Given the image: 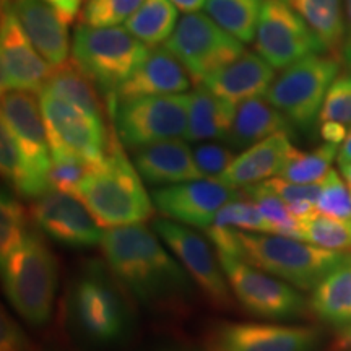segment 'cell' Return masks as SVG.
<instances>
[{
    "instance_id": "f546056e",
    "label": "cell",
    "mask_w": 351,
    "mask_h": 351,
    "mask_svg": "<svg viewBox=\"0 0 351 351\" xmlns=\"http://www.w3.org/2000/svg\"><path fill=\"white\" fill-rule=\"evenodd\" d=\"M178 26V8L171 0H145L125 21V28L147 46L166 43Z\"/></svg>"
},
{
    "instance_id": "bcb514c9",
    "label": "cell",
    "mask_w": 351,
    "mask_h": 351,
    "mask_svg": "<svg viewBox=\"0 0 351 351\" xmlns=\"http://www.w3.org/2000/svg\"><path fill=\"white\" fill-rule=\"evenodd\" d=\"M345 5V21H346V36L341 46L339 59L351 69V0H343Z\"/></svg>"
},
{
    "instance_id": "4316f807",
    "label": "cell",
    "mask_w": 351,
    "mask_h": 351,
    "mask_svg": "<svg viewBox=\"0 0 351 351\" xmlns=\"http://www.w3.org/2000/svg\"><path fill=\"white\" fill-rule=\"evenodd\" d=\"M304 20L326 51L339 57L346 36L343 0H285Z\"/></svg>"
},
{
    "instance_id": "ee69618b",
    "label": "cell",
    "mask_w": 351,
    "mask_h": 351,
    "mask_svg": "<svg viewBox=\"0 0 351 351\" xmlns=\"http://www.w3.org/2000/svg\"><path fill=\"white\" fill-rule=\"evenodd\" d=\"M346 134H348V129L341 122H320V137L326 140L327 143L341 145L346 138Z\"/></svg>"
},
{
    "instance_id": "b9f144b4",
    "label": "cell",
    "mask_w": 351,
    "mask_h": 351,
    "mask_svg": "<svg viewBox=\"0 0 351 351\" xmlns=\"http://www.w3.org/2000/svg\"><path fill=\"white\" fill-rule=\"evenodd\" d=\"M258 186L265 191L274 192L280 199L287 204H295V202H314L317 205L320 191H322V182L315 184H298L287 181L283 178L267 179V181L258 182Z\"/></svg>"
},
{
    "instance_id": "681fc988",
    "label": "cell",
    "mask_w": 351,
    "mask_h": 351,
    "mask_svg": "<svg viewBox=\"0 0 351 351\" xmlns=\"http://www.w3.org/2000/svg\"><path fill=\"white\" fill-rule=\"evenodd\" d=\"M340 171H341V174H343V178H345V181H346V186H348L350 192H351V163L340 165Z\"/></svg>"
},
{
    "instance_id": "836d02e7",
    "label": "cell",
    "mask_w": 351,
    "mask_h": 351,
    "mask_svg": "<svg viewBox=\"0 0 351 351\" xmlns=\"http://www.w3.org/2000/svg\"><path fill=\"white\" fill-rule=\"evenodd\" d=\"M245 189V195L261 208L263 217L270 223L271 234L289 236V238L301 239V223L289 212L287 202L280 199L274 192L254 184Z\"/></svg>"
},
{
    "instance_id": "44dd1931",
    "label": "cell",
    "mask_w": 351,
    "mask_h": 351,
    "mask_svg": "<svg viewBox=\"0 0 351 351\" xmlns=\"http://www.w3.org/2000/svg\"><path fill=\"white\" fill-rule=\"evenodd\" d=\"M275 80V69L261 54L244 52L202 82L212 93L238 106L245 99L265 96Z\"/></svg>"
},
{
    "instance_id": "52a82bcc",
    "label": "cell",
    "mask_w": 351,
    "mask_h": 351,
    "mask_svg": "<svg viewBox=\"0 0 351 351\" xmlns=\"http://www.w3.org/2000/svg\"><path fill=\"white\" fill-rule=\"evenodd\" d=\"M191 95L142 96L109 103L116 135L132 150L186 137Z\"/></svg>"
},
{
    "instance_id": "d6a6232c",
    "label": "cell",
    "mask_w": 351,
    "mask_h": 351,
    "mask_svg": "<svg viewBox=\"0 0 351 351\" xmlns=\"http://www.w3.org/2000/svg\"><path fill=\"white\" fill-rule=\"evenodd\" d=\"M301 239L328 251H351V218L340 219L317 213L301 223Z\"/></svg>"
},
{
    "instance_id": "ffe728a7",
    "label": "cell",
    "mask_w": 351,
    "mask_h": 351,
    "mask_svg": "<svg viewBox=\"0 0 351 351\" xmlns=\"http://www.w3.org/2000/svg\"><path fill=\"white\" fill-rule=\"evenodd\" d=\"M191 88V75L184 67L181 60L171 52L168 47H156L148 51L143 62L137 70L124 82L117 93L108 99L124 101L142 96H160V95H179Z\"/></svg>"
},
{
    "instance_id": "d4e9b609",
    "label": "cell",
    "mask_w": 351,
    "mask_h": 351,
    "mask_svg": "<svg viewBox=\"0 0 351 351\" xmlns=\"http://www.w3.org/2000/svg\"><path fill=\"white\" fill-rule=\"evenodd\" d=\"M236 108V104L219 98L207 86H197L191 95L186 138L189 142L225 140L234 121Z\"/></svg>"
},
{
    "instance_id": "cb8c5ba5",
    "label": "cell",
    "mask_w": 351,
    "mask_h": 351,
    "mask_svg": "<svg viewBox=\"0 0 351 351\" xmlns=\"http://www.w3.org/2000/svg\"><path fill=\"white\" fill-rule=\"evenodd\" d=\"M280 132L289 134L291 122L269 99L257 96L238 104L225 142L232 150H245Z\"/></svg>"
},
{
    "instance_id": "7dc6e473",
    "label": "cell",
    "mask_w": 351,
    "mask_h": 351,
    "mask_svg": "<svg viewBox=\"0 0 351 351\" xmlns=\"http://www.w3.org/2000/svg\"><path fill=\"white\" fill-rule=\"evenodd\" d=\"M174 3L178 10L184 13H192L200 10L202 7H205V2L207 0H171Z\"/></svg>"
},
{
    "instance_id": "ab89813d",
    "label": "cell",
    "mask_w": 351,
    "mask_h": 351,
    "mask_svg": "<svg viewBox=\"0 0 351 351\" xmlns=\"http://www.w3.org/2000/svg\"><path fill=\"white\" fill-rule=\"evenodd\" d=\"M319 121H333L351 125V72L339 75L333 80L320 109Z\"/></svg>"
},
{
    "instance_id": "9c48e42d",
    "label": "cell",
    "mask_w": 351,
    "mask_h": 351,
    "mask_svg": "<svg viewBox=\"0 0 351 351\" xmlns=\"http://www.w3.org/2000/svg\"><path fill=\"white\" fill-rule=\"evenodd\" d=\"M244 43L204 13H186L165 46L181 60L195 83H202L244 54Z\"/></svg>"
},
{
    "instance_id": "f6af8a7d",
    "label": "cell",
    "mask_w": 351,
    "mask_h": 351,
    "mask_svg": "<svg viewBox=\"0 0 351 351\" xmlns=\"http://www.w3.org/2000/svg\"><path fill=\"white\" fill-rule=\"evenodd\" d=\"M44 2L49 3L51 7H54L69 23H72V21L75 20V16L80 13L83 2H86V0H44Z\"/></svg>"
},
{
    "instance_id": "d590c367",
    "label": "cell",
    "mask_w": 351,
    "mask_h": 351,
    "mask_svg": "<svg viewBox=\"0 0 351 351\" xmlns=\"http://www.w3.org/2000/svg\"><path fill=\"white\" fill-rule=\"evenodd\" d=\"M101 163H91L85 158L52 153V166L49 171L51 191L77 194L82 182L98 168Z\"/></svg>"
},
{
    "instance_id": "484cf974",
    "label": "cell",
    "mask_w": 351,
    "mask_h": 351,
    "mask_svg": "<svg viewBox=\"0 0 351 351\" xmlns=\"http://www.w3.org/2000/svg\"><path fill=\"white\" fill-rule=\"evenodd\" d=\"M311 309L320 320L340 328L351 326V256L324 276L314 288Z\"/></svg>"
},
{
    "instance_id": "ac0fdd59",
    "label": "cell",
    "mask_w": 351,
    "mask_h": 351,
    "mask_svg": "<svg viewBox=\"0 0 351 351\" xmlns=\"http://www.w3.org/2000/svg\"><path fill=\"white\" fill-rule=\"evenodd\" d=\"M2 122L12 132L28 163L49 178L52 152L47 140L41 104L34 93L5 91L2 93Z\"/></svg>"
},
{
    "instance_id": "5b68a950",
    "label": "cell",
    "mask_w": 351,
    "mask_h": 351,
    "mask_svg": "<svg viewBox=\"0 0 351 351\" xmlns=\"http://www.w3.org/2000/svg\"><path fill=\"white\" fill-rule=\"evenodd\" d=\"M148 54V46L127 28L78 25L72 39V59L106 99L129 80Z\"/></svg>"
},
{
    "instance_id": "5bb4252c",
    "label": "cell",
    "mask_w": 351,
    "mask_h": 351,
    "mask_svg": "<svg viewBox=\"0 0 351 351\" xmlns=\"http://www.w3.org/2000/svg\"><path fill=\"white\" fill-rule=\"evenodd\" d=\"M152 199L163 218L207 230L219 210L228 202L241 199V194L219 179L200 178L156 189L152 192Z\"/></svg>"
},
{
    "instance_id": "603a6c76",
    "label": "cell",
    "mask_w": 351,
    "mask_h": 351,
    "mask_svg": "<svg viewBox=\"0 0 351 351\" xmlns=\"http://www.w3.org/2000/svg\"><path fill=\"white\" fill-rule=\"evenodd\" d=\"M291 147L289 134L280 132L270 135L269 138L245 148L218 179L236 189L254 186L267 181L271 176H280Z\"/></svg>"
},
{
    "instance_id": "f35d334b",
    "label": "cell",
    "mask_w": 351,
    "mask_h": 351,
    "mask_svg": "<svg viewBox=\"0 0 351 351\" xmlns=\"http://www.w3.org/2000/svg\"><path fill=\"white\" fill-rule=\"evenodd\" d=\"M317 210L319 213L332 218H351V192L337 171L330 169L324 178L322 191H320L317 200Z\"/></svg>"
},
{
    "instance_id": "8fae6325",
    "label": "cell",
    "mask_w": 351,
    "mask_h": 351,
    "mask_svg": "<svg viewBox=\"0 0 351 351\" xmlns=\"http://www.w3.org/2000/svg\"><path fill=\"white\" fill-rule=\"evenodd\" d=\"M39 104L52 153L80 156L91 163L106 160L111 137L103 121L46 90L39 93Z\"/></svg>"
},
{
    "instance_id": "277c9868",
    "label": "cell",
    "mask_w": 351,
    "mask_h": 351,
    "mask_svg": "<svg viewBox=\"0 0 351 351\" xmlns=\"http://www.w3.org/2000/svg\"><path fill=\"white\" fill-rule=\"evenodd\" d=\"M2 280L8 302L26 322L41 327L51 319L59 262L38 231L29 230L23 243L2 261Z\"/></svg>"
},
{
    "instance_id": "8d00e7d4",
    "label": "cell",
    "mask_w": 351,
    "mask_h": 351,
    "mask_svg": "<svg viewBox=\"0 0 351 351\" xmlns=\"http://www.w3.org/2000/svg\"><path fill=\"white\" fill-rule=\"evenodd\" d=\"M212 226L217 228H241L251 232H270V223L263 217L261 208L252 200L236 199L228 202L215 217Z\"/></svg>"
},
{
    "instance_id": "c3c4849f",
    "label": "cell",
    "mask_w": 351,
    "mask_h": 351,
    "mask_svg": "<svg viewBox=\"0 0 351 351\" xmlns=\"http://www.w3.org/2000/svg\"><path fill=\"white\" fill-rule=\"evenodd\" d=\"M337 161H339V165L351 163V127L348 129V134H346V138L343 140V143L340 145Z\"/></svg>"
},
{
    "instance_id": "f1b7e54d",
    "label": "cell",
    "mask_w": 351,
    "mask_h": 351,
    "mask_svg": "<svg viewBox=\"0 0 351 351\" xmlns=\"http://www.w3.org/2000/svg\"><path fill=\"white\" fill-rule=\"evenodd\" d=\"M44 90L67 101L95 119L104 122V108L98 96V88L85 75V72L72 60L52 69Z\"/></svg>"
},
{
    "instance_id": "60d3db41",
    "label": "cell",
    "mask_w": 351,
    "mask_h": 351,
    "mask_svg": "<svg viewBox=\"0 0 351 351\" xmlns=\"http://www.w3.org/2000/svg\"><path fill=\"white\" fill-rule=\"evenodd\" d=\"M192 155L202 176L208 179H218L236 158L230 148L215 142L199 143L192 150Z\"/></svg>"
},
{
    "instance_id": "2e32d148",
    "label": "cell",
    "mask_w": 351,
    "mask_h": 351,
    "mask_svg": "<svg viewBox=\"0 0 351 351\" xmlns=\"http://www.w3.org/2000/svg\"><path fill=\"white\" fill-rule=\"evenodd\" d=\"M47 62L21 28L10 7L2 10L0 28V85L5 91L41 93L52 73Z\"/></svg>"
},
{
    "instance_id": "3957f363",
    "label": "cell",
    "mask_w": 351,
    "mask_h": 351,
    "mask_svg": "<svg viewBox=\"0 0 351 351\" xmlns=\"http://www.w3.org/2000/svg\"><path fill=\"white\" fill-rule=\"evenodd\" d=\"M142 181L122 152L121 140L112 134L106 160L82 182L75 195L101 228L137 225L153 213V199Z\"/></svg>"
},
{
    "instance_id": "30bf717a",
    "label": "cell",
    "mask_w": 351,
    "mask_h": 351,
    "mask_svg": "<svg viewBox=\"0 0 351 351\" xmlns=\"http://www.w3.org/2000/svg\"><path fill=\"white\" fill-rule=\"evenodd\" d=\"M232 295L249 314L261 319H289L304 314L307 302L276 276L228 254H218Z\"/></svg>"
},
{
    "instance_id": "74e56055",
    "label": "cell",
    "mask_w": 351,
    "mask_h": 351,
    "mask_svg": "<svg viewBox=\"0 0 351 351\" xmlns=\"http://www.w3.org/2000/svg\"><path fill=\"white\" fill-rule=\"evenodd\" d=\"M145 0H86L80 13L82 23L90 26H117L138 10Z\"/></svg>"
},
{
    "instance_id": "83f0119b",
    "label": "cell",
    "mask_w": 351,
    "mask_h": 351,
    "mask_svg": "<svg viewBox=\"0 0 351 351\" xmlns=\"http://www.w3.org/2000/svg\"><path fill=\"white\" fill-rule=\"evenodd\" d=\"M0 166H2L3 179L13 189L16 197L36 200L38 197L51 191L49 178L38 173L28 163L12 132L3 122L0 125Z\"/></svg>"
},
{
    "instance_id": "f907efd6",
    "label": "cell",
    "mask_w": 351,
    "mask_h": 351,
    "mask_svg": "<svg viewBox=\"0 0 351 351\" xmlns=\"http://www.w3.org/2000/svg\"><path fill=\"white\" fill-rule=\"evenodd\" d=\"M340 343H341V346H350L351 345V326H350L348 330L343 333V337H341Z\"/></svg>"
},
{
    "instance_id": "9a60e30c",
    "label": "cell",
    "mask_w": 351,
    "mask_h": 351,
    "mask_svg": "<svg viewBox=\"0 0 351 351\" xmlns=\"http://www.w3.org/2000/svg\"><path fill=\"white\" fill-rule=\"evenodd\" d=\"M208 351H313L319 332L313 327L258 322H219L207 333Z\"/></svg>"
},
{
    "instance_id": "d6986e66",
    "label": "cell",
    "mask_w": 351,
    "mask_h": 351,
    "mask_svg": "<svg viewBox=\"0 0 351 351\" xmlns=\"http://www.w3.org/2000/svg\"><path fill=\"white\" fill-rule=\"evenodd\" d=\"M10 7L21 28L52 67L69 62V21L44 0H13Z\"/></svg>"
},
{
    "instance_id": "7c38bea8",
    "label": "cell",
    "mask_w": 351,
    "mask_h": 351,
    "mask_svg": "<svg viewBox=\"0 0 351 351\" xmlns=\"http://www.w3.org/2000/svg\"><path fill=\"white\" fill-rule=\"evenodd\" d=\"M254 41L257 54L274 69L282 70L307 56L326 51L304 20L285 0H263Z\"/></svg>"
},
{
    "instance_id": "7402d4cb",
    "label": "cell",
    "mask_w": 351,
    "mask_h": 351,
    "mask_svg": "<svg viewBox=\"0 0 351 351\" xmlns=\"http://www.w3.org/2000/svg\"><path fill=\"white\" fill-rule=\"evenodd\" d=\"M134 165L140 178L150 186L173 184L204 178L197 168L192 150L179 138L147 145L135 152Z\"/></svg>"
},
{
    "instance_id": "7a4b0ae2",
    "label": "cell",
    "mask_w": 351,
    "mask_h": 351,
    "mask_svg": "<svg viewBox=\"0 0 351 351\" xmlns=\"http://www.w3.org/2000/svg\"><path fill=\"white\" fill-rule=\"evenodd\" d=\"M207 236L217 254L241 258L302 291L314 289L328 271L351 256L322 249L307 241L270 232L210 226Z\"/></svg>"
},
{
    "instance_id": "7bdbcfd3",
    "label": "cell",
    "mask_w": 351,
    "mask_h": 351,
    "mask_svg": "<svg viewBox=\"0 0 351 351\" xmlns=\"http://www.w3.org/2000/svg\"><path fill=\"white\" fill-rule=\"evenodd\" d=\"M0 351H34V343L28 333L3 306L0 315Z\"/></svg>"
},
{
    "instance_id": "6da1fadb",
    "label": "cell",
    "mask_w": 351,
    "mask_h": 351,
    "mask_svg": "<svg viewBox=\"0 0 351 351\" xmlns=\"http://www.w3.org/2000/svg\"><path fill=\"white\" fill-rule=\"evenodd\" d=\"M101 249L119 283L148 306H174L192 291L187 270L142 223L104 230Z\"/></svg>"
},
{
    "instance_id": "4dcf8cb0",
    "label": "cell",
    "mask_w": 351,
    "mask_h": 351,
    "mask_svg": "<svg viewBox=\"0 0 351 351\" xmlns=\"http://www.w3.org/2000/svg\"><path fill=\"white\" fill-rule=\"evenodd\" d=\"M263 0H207L205 12L225 32L241 43L256 38Z\"/></svg>"
},
{
    "instance_id": "4fadbf2b",
    "label": "cell",
    "mask_w": 351,
    "mask_h": 351,
    "mask_svg": "<svg viewBox=\"0 0 351 351\" xmlns=\"http://www.w3.org/2000/svg\"><path fill=\"white\" fill-rule=\"evenodd\" d=\"M153 230L181 262L204 296L218 309H231L232 291L230 282L207 241L191 228L168 218L155 219Z\"/></svg>"
},
{
    "instance_id": "1f68e13d",
    "label": "cell",
    "mask_w": 351,
    "mask_h": 351,
    "mask_svg": "<svg viewBox=\"0 0 351 351\" xmlns=\"http://www.w3.org/2000/svg\"><path fill=\"white\" fill-rule=\"evenodd\" d=\"M337 155L339 145L327 142L313 152H301L296 147H291L280 178L298 184L322 182Z\"/></svg>"
},
{
    "instance_id": "e575fe53",
    "label": "cell",
    "mask_w": 351,
    "mask_h": 351,
    "mask_svg": "<svg viewBox=\"0 0 351 351\" xmlns=\"http://www.w3.org/2000/svg\"><path fill=\"white\" fill-rule=\"evenodd\" d=\"M28 213L20 200L2 192L0 200V258L5 261L28 234Z\"/></svg>"
},
{
    "instance_id": "816d5d0a",
    "label": "cell",
    "mask_w": 351,
    "mask_h": 351,
    "mask_svg": "<svg viewBox=\"0 0 351 351\" xmlns=\"http://www.w3.org/2000/svg\"><path fill=\"white\" fill-rule=\"evenodd\" d=\"M161 351H189V350H182V348H165Z\"/></svg>"
},
{
    "instance_id": "e0dca14e",
    "label": "cell",
    "mask_w": 351,
    "mask_h": 351,
    "mask_svg": "<svg viewBox=\"0 0 351 351\" xmlns=\"http://www.w3.org/2000/svg\"><path fill=\"white\" fill-rule=\"evenodd\" d=\"M29 215L44 234L69 247H93L103 239L98 221L73 194L46 192L34 200Z\"/></svg>"
},
{
    "instance_id": "ba28073f",
    "label": "cell",
    "mask_w": 351,
    "mask_h": 351,
    "mask_svg": "<svg viewBox=\"0 0 351 351\" xmlns=\"http://www.w3.org/2000/svg\"><path fill=\"white\" fill-rule=\"evenodd\" d=\"M339 57L313 54L288 65L275 78L265 98L293 125L309 129L319 119L328 88L339 77Z\"/></svg>"
},
{
    "instance_id": "8992f818",
    "label": "cell",
    "mask_w": 351,
    "mask_h": 351,
    "mask_svg": "<svg viewBox=\"0 0 351 351\" xmlns=\"http://www.w3.org/2000/svg\"><path fill=\"white\" fill-rule=\"evenodd\" d=\"M73 327L88 343L112 346L130 330V313L124 296L101 265H88L69 296Z\"/></svg>"
},
{
    "instance_id": "f5cc1de1",
    "label": "cell",
    "mask_w": 351,
    "mask_h": 351,
    "mask_svg": "<svg viewBox=\"0 0 351 351\" xmlns=\"http://www.w3.org/2000/svg\"><path fill=\"white\" fill-rule=\"evenodd\" d=\"M13 0H2V7H5V5H8V3H12Z\"/></svg>"
}]
</instances>
